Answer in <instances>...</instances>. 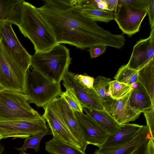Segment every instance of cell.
Listing matches in <instances>:
<instances>
[{
	"label": "cell",
	"instance_id": "obj_12",
	"mask_svg": "<svg viewBox=\"0 0 154 154\" xmlns=\"http://www.w3.org/2000/svg\"><path fill=\"white\" fill-rule=\"evenodd\" d=\"M74 112L86 143L102 147L109 133L89 115L75 111Z\"/></svg>",
	"mask_w": 154,
	"mask_h": 154
},
{
	"label": "cell",
	"instance_id": "obj_34",
	"mask_svg": "<svg viewBox=\"0 0 154 154\" xmlns=\"http://www.w3.org/2000/svg\"><path fill=\"white\" fill-rule=\"evenodd\" d=\"M146 9L152 29L154 28V0H146Z\"/></svg>",
	"mask_w": 154,
	"mask_h": 154
},
{
	"label": "cell",
	"instance_id": "obj_38",
	"mask_svg": "<svg viewBox=\"0 0 154 154\" xmlns=\"http://www.w3.org/2000/svg\"><path fill=\"white\" fill-rule=\"evenodd\" d=\"M19 154H31L29 153H26L24 151H21Z\"/></svg>",
	"mask_w": 154,
	"mask_h": 154
},
{
	"label": "cell",
	"instance_id": "obj_31",
	"mask_svg": "<svg viewBox=\"0 0 154 154\" xmlns=\"http://www.w3.org/2000/svg\"><path fill=\"white\" fill-rule=\"evenodd\" d=\"M99 0H75L76 4L79 9H98Z\"/></svg>",
	"mask_w": 154,
	"mask_h": 154
},
{
	"label": "cell",
	"instance_id": "obj_36",
	"mask_svg": "<svg viewBox=\"0 0 154 154\" xmlns=\"http://www.w3.org/2000/svg\"><path fill=\"white\" fill-rule=\"evenodd\" d=\"M97 7L98 9L110 11L106 0H99Z\"/></svg>",
	"mask_w": 154,
	"mask_h": 154
},
{
	"label": "cell",
	"instance_id": "obj_3",
	"mask_svg": "<svg viewBox=\"0 0 154 154\" xmlns=\"http://www.w3.org/2000/svg\"><path fill=\"white\" fill-rule=\"evenodd\" d=\"M71 60L69 49L57 44L47 51L35 52L32 56L31 66L54 82L59 83L68 71Z\"/></svg>",
	"mask_w": 154,
	"mask_h": 154
},
{
	"label": "cell",
	"instance_id": "obj_32",
	"mask_svg": "<svg viewBox=\"0 0 154 154\" xmlns=\"http://www.w3.org/2000/svg\"><path fill=\"white\" fill-rule=\"evenodd\" d=\"M146 0H119L118 6L128 5L140 8H146Z\"/></svg>",
	"mask_w": 154,
	"mask_h": 154
},
{
	"label": "cell",
	"instance_id": "obj_8",
	"mask_svg": "<svg viewBox=\"0 0 154 154\" xmlns=\"http://www.w3.org/2000/svg\"><path fill=\"white\" fill-rule=\"evenodd\" d=\"M42 116L34 119L0 121V133L3 138H26L48 129Z\"/></svg>",
	"mask_w": 154,
	"mask_h": 154
},
{
	"label": "cell",
	"instance_id": "obj_5",
	"mask_svg": "<svg viewBox=\"0 0 154 154\" xmlns=\"http://www.w3.org/2000/svg\"><path fill=\"white\" fill-rule=\"evenodd\" d=\"M41 116L30 106L24 93L0 87V121L34 119Z\"/></svg>",
	"mask_w": 154,
	"mask_h": 154
},
{
	"label": "cell",
	"instance_id": "obj_15",
	"mask_svg": "<svg viewBox=\"0 0 154 154\" xmlns=\"http://www.w3.org/2000/svg\"><path fill=\"white\" fill-rule=\"evenodd\" d=\"M151 137L148 126H143L136 135L130 142L113 147L99 148L94 154H133L147 143Z\"/></svg>",
	"mask_w": 154,
	"mask_h": 154
},
{
	"label": "cell",
	"instance_id": "obj_18",
	"mask_svg": "<svg viewBox=\"0 0 154 154\" xmlns=\"http://www.w3.org/2000/svg\"><path fill=\"white\" fill-rule=\"evenodd\" d=\"M24 0H0V21L18 26L21 20Z\"/></svg>",
	"mask_w": 154,
	"mask_h": 154
},
{
	"label": "cell",
	"instance_id": "obj_30",
	"mask_svg": "<svg viewBox=\"0 0 154 154\" xmlns=\"http://www.w3.org/2000/svg\"><path fill=\"white\" fill-rule=\"evenodd\" d=\"M74 78L78 80L84 87L89 89L93 88L94 79L90 76L79 75L73 73Z\"/></svg>",
	"mask_w": 154,
	"mask_h": 154
},
{
	"label": "cell",
	"instance_id": "obj_21",
	"mask_svg": "<svg viewBox=\"0 0 154 154\" xmlns=\"http://www.w3.org/2000/svg\"><path fill=\"white\" fill-rule=\"evenodd\" d=\"M138 82L145 88L154 106V59L138 71Z\"/></svg>",
	"mask_w": 154,
	"mask_h": 154
},
{
	"label": "cell",
	"instance_id": "obj_39",
	"mask_svg": "<svg viewBox=\"0 0 154 154\" xmlns=\"http://www.w3.org/2000/svg\"><path fill=\"white\" fill-rule=\"evenodd\" d=\"M3 138V137L0 133V140Z\"/></svg>",
	"mask_w": 154,
	"mask_h": 154
},
{
	"label": "cell",
	"instance_id": "obj_17",
	"mask_svg": "<svg viewBox=\"0 0 154 154\" xmlns=\"http://www.w3.org/2000/svg\"><path fill=\"white\" fill-rule=\"evenodd\" d=\"M61 111L63 118L72 134L85 152L88 145L86 142L73 110L65 100L60 97Z\"/></svg>",
	"mask_w": 154,
	"mask_h": 154
},
{
	"label": "cell",
	"instance_id": "obj_29",
	"mask_svg": "<svg viewBox=\"0 0 154 154\" xmlns=\"http://www.w3.org/2000/svg\"><path fill=\"white\" fill-rule=\"evenodd\" d=\"M143 112L145 118L147 125L149 129L152 137L154 138V108L144 111Z\"/></svg>",
	"mask_w": 154,
	"mask_h": 154
},
{
	"label": "cell",
	"instance_id": "obj_16",
	"mask_svg": "<svg viewBox=\"0 0 154 154\" xmlns=\"http://www.w3.org/2000/svg\"><path fill=\"white\" fill-rule=\"evenodd\" d=\"M143 126L129 123L121 125L115 133L109 134L101 147H113L130 142L136 135Z\"/></svg>",
	"mask_w": 154,
	"mask_h": 154
},
{
	"label": "cell",
	"instance_id": "obj_6",
	"mask_svg": "<svg viewBox=\"0 0 154 154\" xmlns=\"http://www.w3.org/2000/svg\"><path fill=\"white\" fill-rule=\"evenodd\" d=\"M26 73L8 53L0 38V87L24 93Z\"/></svg>",
	"mask_w": 154,
	"mask_h": 154
},
{
	"label": "cell",
	"instance_id": "obj_23",
	"mask_svg": "<svg viewBox=\"0 0 154 154\" xmlns=\"http://www.w3.org/2000/svg\"><path fill=\"white\" fill-rule=\"evenodd\" d=\"M111 79L98 76L94 79L93 88L99 96L102 103L110 100L112 99L110 95L109 83Z\"/></svg>",
	"mask_w": 154,
	"mask_h": 154
},
{
	"label": "cell",
	"instance_id": "obj_13",
	"mask_svg": "<svg viewBox=\"0 0 154 154\" xmlns=\"http://www.w3.org/2000/svg\"><path fill=\"white\" fill-rule=\"evenodd\" d=\"M154 59V28L149 36L141 39L133 47L131 57L126 64L129 68L138 71Z\"/></svg>",
	"mask_w": 154,
	"mask_h": 154
},
{
	"label": "cell",
	"instance_id": "obj_20",
	"mask_svg": "<svg viewBox=\"0 0 154 154\" xmlns=\"http://www.w3.org/2000/svg\"><path fill=\"white\" fill-rule=\"evenodd\" d=\"M83 110L102 126L109 134L115 133L120 125L105 109L95 110L82 107Z\"/></svg>",
	"mask_w": 154,
	"mask_h": 154
},
{
	"label": "cell",
	"instance_id": "obj_22",
	"mask_svg": "<svg viewBox=\"0 0 154 154\" xmlns=\"http://www.w3.org/2000/svg\"><path fill=\"white\" fill-rule=\"evenodd\" d=\"M53 138L45 143V149L51 154H86L81 149L64 142L57 137Z\"/></svg>",
	"mask_w": 154,
	"mask_h": 154
},
{
	"label": "cell",
	"instance_id": "obj_11",
	"mask_svg": "<svg viewBox=\"0 0 154 154\" xmlns=\"http://www.w3.org/2000/svg\"><path fill=\"white\" fill-rule=\"evenodd\" d=\"M73 73L68 71L66 73L63 80L65 88L72 90L82 107L93 110H103L104 106L94 88L84 87L74 78Z\"/></svg>",
	"mask_w": 154,
	"mask_h": 154
},
{
	"label": "cell",
	"instance_id": "obj_37",
	"mask_svg": "<svg viewBox=\"0 0 154 154\" xmlns=\"http://www.w3.org/2000/svg\"><path fill=\"white\" fill-rule=\"evenodd\" d=\"M4 150V147L0 143V154H2Z\"/></svg>",
	"mask_w": 154,
	"mask_h": 154
},
{
	"label": "cell",
	"instance_id": "obj_27",
	"mask_svg": "<svg viewBox=\"0 0 154 154\" xmlns=\"http://www.w3.org/2000/svg\"><path fill=\"white\" fill-rule=\"evenodd\" d=\"M52 134L51 132L49 129L44 132L26 138L23 145L20 148H16L20 151H24L28 148L34 149L36 152L40 150V143L42 138L47 135Z\"/></svg>",
	"mask_w": 154,
	"mask_h": 154
},
{
	"label": "cell",
	"instance_id": "obj_19",
	"mask_svg": "<svg viewBox=\"0 0 154 154\" xmlns=\"http://www.w3.org/2000/svg\"><path fill=\"white\" fill-rule=\"evenodd\" d=\"M133 85L128 99L130 106L133 109L143 112L154 108L150 97L144 87L139 82Z\"/></svg>",
	"mask_w": 154,
	"mask_h": 154
},
{
	"label": "cell",
	"instance_id": "obj_2",
	"mask_svg": "<svg viewBox=\"0 0 154 154\" xmlns=\"http://www.w3.org/2000/svg\"><path fill=\"white\" fill-rule=\"evenodd\" d=\"M18 26L32 43L35 52L47 51L57 44L51 26L38 8L25 1Z\"/></svg>",
	"mask_w": 154,
	"mask_h": 154
},
{
	"label": "cell",
	"instance_id": "obj_24",
	"mask_svg": "<svg viewBox=\"0 0 154 154\" xmlns=\"http://www.w3.org/2000/svg\"><path fill=\"white\" fill-rule=\"evenodd\" d=\"M138 71L129 68L126 65L122 66L114 77L115 80L132 86L138 82Z\"/></svg>",
	"mask_w": 154,
	"mask_h": 154
},
{
	"label": "cell",
	"instance_id": "obj_9",
	"mask_svg": "<svg viewBox=\"0 0 154 154\" xmlns=\"http://www.w3.org/2000/svg\"><path fill=\"white\" fill-rule=\"evenodd\" d=\"M11 24L0 21V38L8 53L26 72L31 66L32 56L20 44Z\"/></svg>",
	"mask_w": 154,
	"mask_h": 154
},
{
	"label": "cell",
	"instance_id": "obj_7",
	"mask_svg": "<svg viewBox=\"0 0 154 154\" xmlns=\"http://www.w3.org/2000/svg\"><path fill=\"white\" fill-rule=\"evenodd\" d=\"M43 109L44 112L42 116L47 122L53 136L82 150V147L72 134L63 118L60 98H55Z\"/></svg>",
	"mask_w": 154,
	"mask_h": 154
},
{
	"label": "cell",
	"instance_id": "obj_35",
	"mask_svg": "<svg viewBox=\"0 0 154 154\" xmlns=\"http://www.w3.org/2000/svg\"><path fill=\"white\" fill-rule=\"evenodd\" d=\"M110 11H116L118 7L119 0H106Z\"/></svg>",
	"mask_w": 154,
	"mask_h": 154
},
{
	"label": "cell",
	"instance_id": "obj_10",
	"mask_svg": "<svg viewBox=\"0 0 154 154\" xmlns=\"http://www.w3.org/2000/svg\"><path fill=\"white\" fill-rule=\"evenodd\" d=\"M114 20L124 34L131 36L139 31L141 23L147 14L146 8L128 5L118 6Z\"/></svg>",
	"mask_w": 154,
	"mask_h": 154
},
{
	"label": "cell",
	"instance_id": "obj_33",
	"mask_svg": "<svg viewBox=\"0 0 154 154\" xmlns=\"http://www.w3.org/2000/svg\"><path fill=\"white\" fill-rule=\"evenodd\" d=\"M107 46L103 45H96L92 46L87 50L90 53L91 57L95 58L104 53Z\"/></svg>",
	"mask_w": 154,
	"mask_h": 154
},
{
	"label": "cell",
	"instance_id": "obj_28",
	"mask_svg": "<svg viewBox=\"0 0 154 154\" xmlns=\"http://www.w3.org/2000/svg\"><path fill=\"white\" fill-rule=\"evenodd\" d=\"M60 96L65 100L74 111L83 112L82 106L71 89H66V91L62 92Z\"/></svg>",
	"mask_w": 154,
	"mask_h": 154
},
{
	"label": "cell",
	"instance_id": "obj_4",
	"mask_svg": "<svg viewBox=\"0 0 154 154\" xmlns=\"http://www.w3.org/2000/svg\"><path fill=\"white\" fill-rule=\"evenodd\" d=\"M60 83H56L38 71L27 70L25 92L29 102L43 108L62 92Z\"/></svg>",
	"mask_w": 154,
	"mask_h": 154
},
{
	"label": "cell",
	"instance_id": "obj_25",
	"mask_svg": "<svg viewBox=\"0 0 154 154\" xmlns=\"http://www.w3.org/2000/svg\"><path fill=\"white\" fill-rule=\"evenodd\" d=\"M79 9L84 16L94 21L108 23L114 19L112 11L99 9Z\"/></svg>",
	"mask_w": 154,
	"mask_h": 154
},
{
	"label": "cell",
	"instance_id": "obj_14",
	"mask_svg": "<svg viewBox=\"0 0 154 154\" xmlns=\"http://www.w3.org/2000/svg\"><path fill=\"white\" fill-rule=\"evenodd\" d=\"M130 93L121 99H112L102 103L105 109L121 125L135 120L143 112L134 110L130 106L128 103Z\"/></svg>",
	"mask_w": 154,
	"mask_h": 154
},
{
	"label": "cell",
	"instance_id": "obj_1",
	"mask_svg": "<svg viewBox=\"0 0 154 154\" xmlns=\"http://www.w3.org/2000/svg\"><path fill=\"white\" fill-rule=\"evenodd\" d=\"M43 1V5L38 8L51 26L57 44L82 49L96 45L117 49L125 45L123 34H113L84 16L75 0Z\"/></svg>",
	"mask_w": 154,
	"mask_h": 154
},
{
	"label": "cell",
	"instance_id": "obj_26",
	"mask_svg": "<svg viewBox=\"0 0 154 154\" xmlns=\"http://www.w3.org/2000/svg\"><path fill=\"white\" fill-rule=\"evenodd\" d=\"M132 88L133 85L130 86L116 80L112 81L109 83L110 95L113 99L123 98L128 94Z\"/></svg>",
	"mask_w": 154,
	"mask_h": 154
}]
</instances>
